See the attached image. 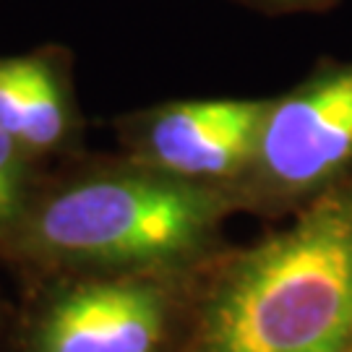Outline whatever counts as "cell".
I'll return each instance as SVG.
<instances>
[{"instance_id":"6","label":"cell","mask_w":352,"mask_h":352,"mask_svg":"<svg viewBox=\"0 0 352 352\" xmlns=\"http://www.w3.org/2000/svg\"><path fill=\"white\" fill-rule=\"evenodd\" d=\"M65 126H68V113L58 76L52 74V68L45 60L32 58L21 144L29 149H52L63 139Z\"/></svg>"},{"instance_id":"7","label":"cell","mask_w":352,"mask_h":352,"mask_svg":"<svg viewBox=\"0 0 352 352\" xmlns=\"http://www.w3.org/2000/svg\"><path fill=\"white\" fill-rule=\"evenodd\" d=\"M32 58H3L0 60V131L21 141L24 131L26 91H29Z\"/></svg>"},{"instance_id":"1","label":"cell","mask_w":352,"mask_h":352,"mask_svg":"<svg viewBox=\"0 0 352 352\" xmlns=\"http://www.w3.org/2000/svg\"><path fill=\"white\" fill-rule=\"evenodd\" d=\"M183 352H352V180L214 274Z\"/></svg>"},{"instance_id":"2","label":"cell","mask_w":352,"mask_h":352,"mask_svg":"<svg viewBox=\"0 0 352 352\" xmlns=\"http://www.w3.org/2000/svg\"><path fill=\"white\" fill-rule=\"evenodd\" d=\"M225 199L164 173L104 175L55 193L32 219L42 253L102 266L170 264L212 238Z\"/></svg>"},{"instance_id":"3","label":"cell","mask_w":352,"mask_h":352,"mask_svg":"<svg viewBox=\"0 0 352 352\" xmlns=\"http://www.w3.org/2000/svg\"><path fill=\"white\" fill-rule=\"evenodd\" d=\"M352 164V63L269 102L253 170L277 196H318Z\"/></svg>"},{"instance_id":"4","label":"cell","mask_w":352,"mask_h":352,"mask_svg":"<svg viewBox=\"0 0 352 352\" xmlns=\"http://www.w3.org/2000/svg\"><path fill=\"white\" fill-rule=\"evenodd\" d=\"M170 302L139 274L84 279L55 295L34 329V352H160Z\"/></svg>"},{"instance_id":"8","label":"cell","mask_w":352,"mask_h":352,"mask_svg":"<svg viewBox=\"0 0 352 352\" xmlns=\"http://www.w3.org/2000/svg\"><path fill=\"white\" fill-rule=\"evenodd\" d=\"M21 141L0 131V225H8L24 204V162Z\"/></svg>"},{"instance_id":"5","label":"cell","mask_w":352,"mask_h":352,"mask_svg":"<svg viewBox=\"0 0 352 352\" xmlns=\"http://www.w3.org/2000/svg\"><path fill=\"white\" fill-rule=\"evenodd\" d=\"M266 100L175 102L146 115L139 149L151 170L183 180L232 177L253 164Z\"/></svg>"}]
</instances>
